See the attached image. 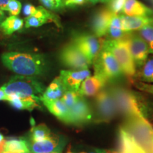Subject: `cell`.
<instances>
[{"label":"cell","instance_id":"cell-1","mask_svg":"<svg viewBox=\"0 0 153 153\" xmlns=\"http://www.w3.org/2000/svg\"><path fill=\"white\" fill-rule=\"evenodd\" d=\"M2 64L17 75L35 77L45 73L48 63L43 55L9 51L1 55Z\"/></svg>","mask_w":153,"mask_h":153},{"label":"cell","instance_id":"cell-2","mask_svg":"<svg viewBox=\"0 0 153 153\" xmlns=\"http://www.w3.org/2000/svg\"><path fill=\"white\" fill-rule=\"evenodd\" d=\"M121 128L133 137L145 153H153V128L144 116L126 118Z\"/></svg>","mask_w":153,"mask_h":153},{"label":"cell","instance_id":"cell-3","mask_svg":"<svg viewBox=\"0 0 153 153\" xmlns=\"http://www.w3.org/2000/svg\"><path fill=\"white\" fill-rule=\"evenodd\" d=\"M111 91L116 101L118 114L126 118L132 116H144V108L138 94L121 87H114Z\"/></svg>","mask_w":153,"mask_h":153},{"label":"cell","instance_id":"cell-4","mask_svg":"<svg viewBox=\"0 0 153 153\" xmlns=\"http://www.w3.org/2000/svg\"><path fill=\"white\" fill-rule=\"evenodd\" d=\"M1 89L7 95L16 94L21 97H41L45 91V87L35 77L22 75L11 76Z\"/></svg>","mask_w":153,"mask_h":153},{"label":"cell","instance_id":"cell-5","mask_svg":"<svg viewBox=\"0 0 153 153\" xmlns=\"http://www.w3.org/2000/svg\"><path fill=\"white\" fill-rule=\"evenodd\" d=\"M102 47L108 50L112 53L124 74L129 77L135 75L136 73V66L131 56L128 44L125 36L120 39L106 41Z\"/></svg>","mask_w":153,"mask_h":153},{"label":"cell","instance_id":"cell-6","mask_svg":"<svg viewBox=\"0 0 153 153\" xmlns=\"http://www.w3.org/2000/svg\"><path fill=\"white\" fill-rule=\"evenodd\" d=\"M93 64L94 74L102 76L107 82L118 79L123 74L115 57L104 47L101 48Z\"/></svg>","mask_w":153,"mask_h":153},{"label":"cell","instance_id":"cell-7","mask_svg":"<svg viewBox=\"0 0 153 153\" xmlns=\"http://www.w3.org/2000/svg\"><path fill=\"white\" fill-rule=\"evenodd\" d=\"M118 114L116 101L109 89H102L96 95L95 120L97 123H108Z\"/></svg>","mask_w":153,"mask_h":153},{"label":"cell","instance_id":"cell-8","mask_svg":"<svg viewBox=\"0 0 153 153\" xmlns=\"http://www.w3.org/2000/svg\"><path fill=\"white\" fill-rule=\"evenodd\" d=\"M60 60L65 66L72 70H87L91 62L72 43L68 44L61 51Z\"/></svg>","mask_w":153,"mask_h":153},{"label":"cell","instance_id":"cell-9","mask_svg":"<svg viewBox=\"0 0 153 153\" xmlns=\"http://www.w3.org/2000/svg\"><path fill=\"white\" fill-rule=\"evenodd\" d=\"M125 36L128 44L130 52L135 66L140 68L150 55L148 44L139 33H131L128 32Z\"/></svg>","mask_w":153,"mask_h":153},{"label":"cell","instance_id":"cell-10","mask_svg":"<svg viewBox=\"0 0 153 153\" xmlns=\"http://www.w3.org/2000/svg\"><path fill=\"white\" fill-rule=\"evenodd\" d=\"M92 119L91 108L84 97L80 96L75 104L69 108V117L67 124L82 126L90 123Z\"/></svg>","mask_w":153,"mask_h":153},{"label":"cell","instance_id":"cell-11","mask_svg":"<svg viewBox=\"0 0 153 153\" xmlns=\"http://www.w3.org/2000/svg\"><path fill=\"white\" fill-rule=\"evenodd\" d=\"M72 43L79 50V51L87 57L89 62L94 60L101 50V45L97 37L89 34H79L74 36Z\"/></svg>","mask_w":153,"mask_h":153},{"label":"cell","instance_id":"cell-12","mask_svg":"<svg viewBox=\"0 0 153 153\" xmlns=\"http://www.w3.org/2000/svg\"><path fill=\"white\" fill-rule=\"evenodd\" d=\"M28 144L29 151L32 153H62L66 141L62 136L51 134L48 138L40 142L28 140Z\"/></svg>","mask_w":153,"mask_h":153},{"label":"cell","instance_id":"cell-13","mask_svg":"<svg viewBox=\"0 0 153 153\" xmlns=\"http://www.w3.org/2000/svg\"><path fill=\"white\" fill-rule=\"evenodd\" d=\"M91 76L88 69L81 70H61L60 77L66 90L78 91L82 83Z\"/></svg>","mask_w":153,"mask_h":153},{"label":"cell","instance_id":"cell-14","mask_svg":"<svg viewBox=\"0 0 153 153\" xmlns=\"http://www.w3.org/2000/svg\"><path fill=\"white\" fill-rule=\"evenodd\" d=\"M49 22H53L57 26L60 24L57 16L53 14L51 11L44 8L42 6L36 7V11L30 16L26 17L24 20V25L26 28H38Z\"/></svg>","mask_w":153,"mask_h":153},{"label":"cell","instance_id":"cell-15","mask_svg":"<svg viewBox=\"0 0 153 153\" xmlns=\"http://www.w3.org/2000/svg\"><path fill=\"white\" fill-rule=\"evenodd\" d=\"M114 14L108 8L101 9L95 14L91 23V28L96 37H102L108 33L111 21Z\"/></svg>","mask_w":153,"mask_h":153},{"label":"cell","instance_id":"cell-16","mask_svg":"<svg viewBox=\"0 0 153 153\" xmlns=\"http://www.w3.org/2000/svg\"><path fill=\"white\" fill-rule=\"evenodd\" d=\"M7 101L12 108L16 110L33 111L37 108H41V97H21L16 94L7 95Z\"/></svg>","mask_w":153,"mask_h":153},{"label":"cell","instance_id":"cell-17","mask_svg":"<svg viewBox=\"0 0 153 153\" xmlns=\"http://www.w3.org/2000/svg\"><path fill=\"white\" fill-rule=\"evenodd\" d=\"M107 81L102 76L95 74L85 79L80 86L78 92L82 97H94L102 90Z\"/></svg>","mask_w":153,"mask_h":153},{"label":"cell","instance_id":"cell-18","mask_svg":"<svg viewBox=\"0 0 153 153\" xmlns=\"http://www.w3.org/2000/svg\"><path fill=\"white\" fill-rule=\"evenodd\" d=\"M121 22L122 29L124 32L140 30L153 22V16H128L119 15Z\"/></svg>","mask_w":153,"mask_h":153},{"label":"cell","instance_id":"cell-19","mask_svg":"<svg viewBox=\"0 0 153 153\" xmlns=\"http://www.w3.org/2000/svg\"><path fill=\"white\" fill-rule=\"evenodd\" d=\"M122 11L126 16H153V10L139 0H126Z\"/></svg>","mask_w":153,"mask_h":153},{"label":"cell","instance_id":"cell-20","mask_svg":"<svg viewBox=\"0 0 153 153\" xmlns=\"http://www.w3.org/2000/svg\"><path fill=\"white\" fill-rule=\"evenodd\" d=\"M67 90L60 76L55 77L41 97L42 103L60 99Z\"/></svg>","mask_w":153,"mask_h":153},{"label":"cell","instance_id":"cell-21","mask_svg":"<svg viewBox=\"0 0 153 153\" xmlns=\"http://www.w3.org/2000/svg\"><path fill=\"white\" fill-rule=\"evenodd\" d=\"M43 104L46 106L48 110L54 115L59 120H62L64 123H68L69 117V108L64 104L61 99L47 101Z\"/></svg>","mask_w":153,"mask_h":153},{"label":"cell","instance_id":"cell-22","mask_svg":"<svg viewBox=\"0 0 153 153\" xmlns=\"http://www.w3.org/2000/svg\"><path fill=\"white\" fill-rule=\"evenodd\" d=\"M27 152H30L27 140L17 137H10L5 140L3 153H23Z\"/></svg>","mask_w":153,"mask_h":153},{"label":"cell","instance_id":"cell-23","mask_svg":"<svg viewBox=\"0 0 153 153\" xmlns=\"http://www.w3.org/2000/svg\"><path fill=\"white\" fill-rule=\"evenodd\" d=\"M24 21L16 16H10L4 19L0 28L6 35H11L23 28Z\"/></svg>","mask_w":153,"mask_h":153},{"label":"cell","instance_id":"cell-24","mask_svg":"<svg viewBox=\"0 0 153 153\" xmlns=\"http://www.w3.org/2000/svg\"><path fill=\"white\" fill-rule=\"evenodd\" d=\"M51 130L45 124H39L33 126L30 132V140L31 142H40L46 139L51 135Z\"/></svg>","mask_w":153,"mask_h":153},{"label":"cell","instance_id":"cell-25","mask_svg":"<svg viewBox=\"0 0 153 153\" xmlns=\"http://www.w3.org/2000/svg\"><path fill=\"white\" fill-rule=\"evenodd\" d=\"M108 33L112 40L120 39L126 35V33L122 29L120 16L118 14H114L113 16L108 30Z\"/></svg>","mask_w":153,"mask_h":153},{"label":"cell","instance_id":"cell-26","mask_svg":"<svg viewBox=\"0 0 153 153\" xmlns=\"http://www.w3.org/2000/svg\"><path fill=\"white\" fill-rule=\"evenodd\" d=\"M139 78L140 82L153 84V56L148 57L143 66L140 68Z\"/></svg>","mask_w":153,"mask_h":153},{"label":"cell","instance_id":"cell-27","mask_svg":"<svg viewBox=\"0 0 153 153\" xmlns=\"http://www.w3.org/2000/svg\"><path fill=\"white\" fill-rule=\"evenodd\" d=\"M139 34L148 44L150 54L153 55V22L140 30Z\"/></svg>","mask_w":153,"mask_h":153},{"label":"cell","instance_id":"cell-28","mask_svg":"<svg viewBox=\"0 0 153 153\" xmlns=\"http://www.w3.org/2000/svg\"><path fill=\"white\" fill-rule=\"evenodd\" d=\"M41 4L42 7L48 10L60 11L65 7L63 0H38Z\"/></svg>","mask_w":153,"mask_h":153},{"label":"cell","instance_id":"cell-29","mask_svg":"<svg viewBox=\"0 0 153 153\" xmlns=\"http://www.w3.org/2000/svg\"><path fill=\"white\" fill-rule=\"evenodd\" d=\"M80 96L81 95L79 94L78 91L67 90L60 99L70 108L75 104V102L77 101Z\"/></svg>","mask_w":153,"mask_h":153},{"label":"cell","instance_id":"cell-30","mask_svg":"<svg viewBox=\"0 0 153 153\" xmlns=\"http://www.w3.org/2000/svg\"><path fill=\"white\" fill-rule=\"evenodd\" d=\"M22 4L19 0H10L6 7L5 11H8L11 16H18L22 11Z\"/></svg>","mask_w":153,"mask_h":153},{"label":"cell","instance_id":"cell-31","mask_svg":"<svg viewBox=\"0 0 153 153\" xmlns=\"http://www.w3.org/2000/svg\"><path fill=\"white\" fill-rule=\"evenodd\" d=\"M126 0H111L108 3V9L115 14H118V13L122 11L123 6L125 4Z\"/></svg>","mask_w":153,"mask_h":153},{"label":"cell","instance_id":"cell-32","mask_svg":"<svg viewBox=\"0 0 153 153\" xmlns=\"http://www.w3.org/2000/svg\"><path fill=\"white\" fill-rule=\"evenodd\" d=\"M134 86L140 91H144L150 94L153 95V84L145 83L143 82H136L134 83Z\"/></svg>","mask_w":153,"mask_h":153},{"label":"cell","instance_id":"cell-33","mask_svg":"<svg viewBox=\"0 0 153 153\" xmlns=\"http://www.w3.org/2000/svg\"><path fill=\"white\" fill-rule=\"evenodd\" d=\"M65 7H74L85 4L89 1V0H63Z\"/></svg>","mask_w":153,"mask_h":153},{"label":"cell","instance_id":"cell-34","mask_svg":"<svg viewBox=\"0 0 153 153\" xmlns=\"http://www.w3.org/2000/svg\"><path fill=\"white\" fill-rule=\"evenodd\" d=\"M36 7H34L33 5L30 4H27L24 7V9H23V11H24V14L26 17L32 16L34 13L36 12Z\"/></svg>","mask_w":153,"mask_h":153},{"label":"cell","instance_id":"cell-35","mask_svg":"<svg viewBox=\"0 0 153 153\" xmlns=\"http://www.w3.org/2000/svg\"><path fill=\"white\" fill-rule=\"evenodd\" d=\"M9 1L10 0H0V9L4 11Z\"/></svg>","mask_w":153,"mask_h":153},{"label":"cell","instance_id":"cell-36","mask_svg":"<svg viewBox=\"0 0 153 153\" xmlns=\"http://www.w3.org/2000/svg\"><path fill=\"white\" fill-rule=\"evenodd\" d=\"M95 150L97 153H119L118 152H116V151L104 150V149H95Z\"/></svg>","mask_w":153,"mask_h":153},{"label":"cell","instance_id":"cell-37","mask_svg":"<svg viewBox=\"0 0 153 153\" xmlns=\"http://www.w3.org/2000/svg\"><path fill=\"white\" fill-rule=\"evenodd\" d=\"M7 95L6 94L4 91L0 88V101H7Z\"/></svg>","mask_w":153,"mask_h":153},{"label":"cell","instance_id":"cell-38","mask_svg":"<svg viewBox=\"0 0 153 153\" xmlns=\"http://www.w3.org/2000/svg\"><path fill=\"white\" fill-rule=\"evenodd\" d=\"M5 19H6V16H5L4 11L0 9V26H1V24H2V22L4 21Z\"/></svg>","mask_w":153,"mask_h":153},{"label":"cell","instance_id":"cell-39","mask_svg":"<svg viewBox=\"0 0 153 153\" xmlns=\"http://www.w3.org/2000/svg\"><path fill=\"white\" fill-rule=\"evenodd\" d=\"M111 1V0H99V1H100V2L106 3V4H108Z\"/></svg>","mask_w":153,"mask_h":153},{"label":"cell","instance_id":"cell-40","mask_svg":"<svg viewBox=\"0 0 153 153\" xmlns=\"http://www.w3.org/2000/svg\"><path fill=\"white\" fill-rule=\"evenodd\" d=\"M89 1H90L92 4H96L97 2H99V0H89Z\"/></svg>","mask_w":153,"mask_h":153},{"label":"cell","instance_id":"cell-41","mask_svg":"<svg viewBox=\"0 0 153 153\" xmlns=\"http://www.w3.org/2000/svg\"><path fill=\"white\" fill-rule=\"evenodd\" d=\"M4 140V136L2 135H1V133H0V142H1V141H2Z\"/></svg>","mask_w":153,"mask_h":153},{"label":"cell","instance_id":"cell-42","mask_svg":"<svg viewBox=\"0 0 153 153\" xmlns=\"http://www.w3.org/2000/svg\"><path fill=\"white\" fill-rule=\"evenodd\" d=\"M81 153H97V152H81Z\"/></svg>","mask_w":153,"mask_h":153},{"label":"cell","instance_id":"cell-43","mask_svg":"<svg viewBox=\"0 0 153 153\" xmlns=\"http://www.w3.org/2000/svg\"><path fill=\"white\" fill-rule=\"evenodd\" d=\"M23 153H32V152H23Z\"/></svg>","mask_w":153,"mask_h":153},{"label":"cell","instance_id":"cell-44","mask_svg":"<svg viewBox=\"0 0 153 153\" xmlns=\"http://www.w3.org/2000/svg\"><path fill=\"white\" fill-rule=\"evenodd\" d=\"M50 153H59V152H50Z\"/></svg>","mask_w":153,"mask_h":153},{"label":"cell","instance_id":"cell-45","mask_svg":"<svg viewBox=\"0 0 153 153\" xmlns=\"http://www.w3.org/2000/svg\"><path fill=\"white\" fill-rule=\"evenodd\" d=\"M151 1H152V2H153V0H151Z\"/></svg>","mask_w":153,"mask_h":153},{"label":"cell","instance_id":"cell-46","mask_svg":"<svg viewBox=\"0 0 153 153\" xmlns=\"http://www.w3.org/2000/svg\"><path fill=\"white\" fill-rule=\"evenodd\" d=\"M69 153H72V152H69Z\"/></svg>","mask_w":153,"mask_h":153}]
</instances>
